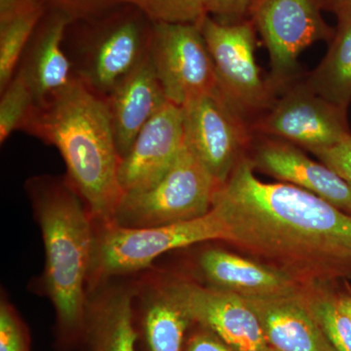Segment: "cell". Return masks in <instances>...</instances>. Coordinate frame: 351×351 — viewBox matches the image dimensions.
Listing matches in <instances>:
<instances>
[{
  "label": "cell",
  "instance_id": "6",
  "mask_svg": "<svg viewBox=\"0 0 351 351\" xmlns=\"http://www.w3.org/2000/svg\"><path fill=\"white\" fill-rule=\"evenodd\" d=\"M221 186L186 142L167 174L140 193H125L112 223L152 228L206 215Z\"/></svg>",
  "mask_w": 351,
  "mask_h": 351
},
{
  "label": "cell",
  "instance_id": "30",
  "mask_svg": "<svg viewBox=\"0 0 351 351\" xmlns=\"http://www.w3.org/2000/svg\"><path fill=\"white\" fill-rule=\"evenodd\" d=\"M182 351H237L216 334L199 324L189 330Z\"/></svg>",
  "mask_w": 351,
  "mask_h": 351
},
{
  "label": "cell",
  "instance_id": "21",
  "mask_svg": "<svg viewBox=\"0 0 351 351\" xmlns=\"http://www.w3.org/2000/svg\"><path fill=\"white\" fill-rule=\"evenodd\" d=\"M135 324L141 351H182L195 323L166 287L145 302Z\"/></svg>",
  "mask_w": 351,
  "mask_h": 351
},
{
  "label": "cell",
  "instance_id": "10",
  "mask_svg": "<svg viewBox=\"0 0 351 351\" xmlns=\"http://www.w3.org/2000/svg\"><path fill=\"white\" fill-rule=\"evenodd\" d=\"M184 142L223 186L249 140L244 115L219 88L182 106Z\"/></svg>",
  "mask_w": 351,
  "mask_h": 351
},
{
  "label": "cell",
  "instance_id": "14",
  "mask_svg": "<svg viewBox=\"0 0 351 351\" xmlns=\"http://www.w3.org/2000/svg\"><path fill=\"white\" fill-rule=\"evenodd\" d=\"M254 168L304 189L351 215V186L324 163L307 157L291 143L274 138L256 149Z\"/></svg>",
  "mask_w": 351,
  "mask_h": 351
},
{
  "label": "cell",
  "instance_id": "34",
  "mask_svg": "<svg viewBox=\"0 0 351 351\" xmlns=\"http://www.w3.org/2000/svg\"><path fill=\"white\" fill-rule=\"evenodd\" d=\"M272 351H276V350H272Z\"/></svg>",
  "mask_w": 351,
  "mask_h": 351
},
{
  "label": "cell",
  "instance_id": "25",
  "mask_svg": "<svg viewBox=\"0 0 351 351\" xmlns=\"http://www.w3.org/2000/svg\"><path fill=\"white\" fill-rule=\"evenodd\" d=\"M206 0H130L152 23L198 24L207 15Z\"/></svg>",
  "mask_w": 351,
  "mask_h": 351
},
{
  "label": "cell",
  "instance_id": "15",
  "mask_svg": "<svg viewBox=\"0 0 351 351\" xmlns=\"http://www.w3.org/2000/svg\"><path fill=\"white\" fill-rule=\"evenodd\" d=\"M48 9L17 69L31 86L36 105H43L75 78L64 48L66 29L73 21L60 11Z\"/></svg>",
  "mask_w": 351,
  "mask_h": 351
},
{
  "label": "cell",
  "instance_id": "28",
  "mask_svg": "<svg viewBox=\"0 0 351 351\" xmlns=\"http://www.w3.org/2000/svg\"><path fill=\"white\" fill-rule=\"evenodd\" d=\"M260 0H206L207 15L223 24L250 19L252 9Z\"/></svg>",
  "mask_w": 351,
  "mask_h": 351
},
{
  "label": "cell",
  "instance_id": "11",
  "mask_svg": "<svg viewBox=\"0 0 351 351\" xmlns=\"http://www.w3.org/2000/svg\"><path fill=\"white\" fill-rule=\"evenodd\" d=\"M346 115V110L306 85L291 90L272 104L256 128L269 137L313 152L334 147L351 135Z\"/></svg>",
  "mask_w": 351,
  "mask_h": 351
},
{
  "label": "cell",
  "instance_id": "17",
  "mask_svg": "<svg viewBox=\"0 0 351 351\" xmlns=\"http://www.w3.org/2000/svg\"><path fill=\"white\" fill-rule=\"evenodd\" d=\"M106 103L122 159L143 128L169 101L147 56L144 63L113 90Z\"/></svg>",
  "mask_w": 351,
  "mask_h": 351
},
{
  "label": "cell",
  "instance_id": "1",
  "mask_svg": "<svg viewBox=\"0 0 351 351\" xmlns=\"http://www.w3.org/2000/svg\"><path fill=\"white\" fill-rule=\"evenodd\" d=\"M230 243L302 281L351 274V215L291 184H267L241 158L218 189L213 206Z\"/></svg>",
  "mask_w": 351,
  "mask_h": 351
},
{
  "label": "cell",
  "instance_id": "4",
  "mask_svg": "<svg viewBox=\"0 0 351 351\" xmlns=\"http://www.w3.org/2000/svg\"><path fill=\"white\" fill-rule=\"evenodd\" d=\"M73 23L78 32H66L64 40L73 75L106 100L149 56L154 23L132 4Z\"/></svg>",
  "mask_w": 351,
  "mask_h": 351
},
{
  "label": "cell",
  "instance_id": "16",
  "mask_svg": "<svg viewBox=\"0 0 351 351\" xmlns=\"http://www.w3.org/2000/svg\"><path fill=\"white\" fill-rule=\"evenodd\" d=\"M257 315L270 348L276 351H335L314 317L304 292L243 297Z\"/></svg>",
  "mask_w": 351,
  "mask_h": 351
},
{
  "label": "cell",
  "instance_id": "23",
  "mask_svg": "<svg viewBox=\"0 0 351 351\" xmlns=\"http://www.w3.org/2000/svg\"><path fill=\"white\" fill-rule=\"evenodd\" d=\"M36 106L31 86L20 71H16L0 100V143L16 131H23Z\"/></svg>",
  "mask_w": 351,
  "mask_h": 351
},
{
  "label": "cell",
  "instance_id": "29",
  "mask_svg": "<svg viewBox=\"0 0 351 351\" xmlns=\"http://www.w3.org/2000/svg\"><path fill=\"white\" fill-rule=\"evenodd\" d=\"M313 154L351 186V135L334 147L317 149Z\"/></svg>",
  "mask_w": 351,
  "mask_h": 351
},
{
  "label": "cell",
  "instance_id": "13",
  "mask_svg": "<svg viewBox=\"0 0 351 351\" xmlns=\"http://www.w3.org/2000/svg\"><path fill=\"white\" fill-rule=\"evenodd\" d=\"M184 143L182 108L167 103L143 128L120 160V188L125 193L151 189L171 169Z\"/></svg>",
  "mask_w": 351,
  "mask_h": 351
},
{
  "label": "cell",
  "instance_id": "31",
  "mask_svg": "<svg viewBox=\"0 0 351 351\" xmlns=\"http://www.w3.org/2000/svg\"><path fill=\"white\" fill-rule=\"evenodd\" d=\"M43 5H47L46 0H0V20Z\"/></svg>",
  "mask_w": 351,
  "mask_h": 351
},
{
  "label": "cell",
  "instance_id": "33",
  "mask_svg": "<svg viewBox=\"0 0 351 351\" xmlns=\"http://www.w3.org/2000/svg\"><path fill=\"white\" fill-rule=\"evenodd\" d=\"M348 2H350V3H351V0H348Z\"/></svg>",
  "mask_w": 351,
  "mask_h": 351
},
{
  "label": "cell",
  "instance_id": "19",
  "mask_svg": "<svg viewBox=\"0 0 351 351\" xmlns=\"http://www.w3.org/2000/svg\"><path fill=\"white\" fill-rule=\"evenodd\" d=\"M82 341L88 351H141L130 293L113 291L87 304Z\"/></svg>",
  "mask_w": 351,
  "mask_h": 351
},
{
  "label": "cell",
  "instance_id": "18",
  "mask_svg": "<svg viewBox=\"0 0 351 351\" xmlns=\"http://www.w3.org/2000/svg\"><path fill=\"white\" fill-rule=\"evenodd\" d=\"M199 263L203 274L215 287L242 297H272L302 292V281L292 274L230 252L211 249L201 255Z\"/></svg>",
  "mask_w": 351,
  "mask_h": 351
},
{
  "label": "cell",
  "instance_id": "9",
  "mask_svg": "<svg viewBox=\"0 0 351 351\" xmlns=\"http://www.w3.org/2000/svg\"><path fill=\"white\" fill-rule=\"evenodd\" d=\"M330 0H260L250 20L269 51L271 82L276 85L294 73L300 54L321 40L331 41L335 31L321 10Z\"/></svg>",
  "mask_w": 351,
  "mask_h": 351
},
{
  "label": "cell",
  "instance_id": "3",
  "mask_svg": "<svg viewBox=\"0 0 351 351\" xmlns=\"http://www.w3.org/2000/svg\"><path fill=\"white\" fill-rule=\"evenodd\" d=\"M44 239L45 283L57 314L60 346L82 341L96 237L84 201L68 178L41 176L27 182Z\"/></svg>",
  "mask_w": 351,
  "mask_h": 351
},
{
  "label": "cell",
  "instance_id": "27",
  "mask_svg": "<svg viewBox=\"0 0 351 351\" xmlns=\"http://www.w3.org/2000/svg\"><path fill=\"white\" fill-rule=\"evenodd\" d=\"M0 351H29L27 329L12 307H0Z\"/></svg>",
  "mask_w": 351,
  "mask_h": 351
},
{
  "label": "cell",
  "instance_id": "24",
  "mask_svg": "<svg viewBox=\"0 0 351 351\" xmlns=\"http://www.w3.org/2000/svg\"><path fill=\"white\" fill-rule=\"evenodd\" d=\"M307 304L335 351H351V318L339 308L338 299L306 295Z\"/></svg>",
  "mask_w": 351,
  "mask_h": 351
},
{
  "label": "cell",
  "instance_id": "22",
  "mask_svg": "<svg viewBox=\"0 0 351 351\" xmlns=\"http://www.w3.org/2000/svg\"><path fill=\"white\" fill-rule=\"evenodd\" d=\"M47 8V5L38 6L0 20V92L13 80L25 48Z\"/></svg>",
  "mask_w": 351,
  "mask_h": 351
},
{
  "label": "cell",
  "instance_id": "8",
  "mask_svg": "<svg viewBox=\"0 0 351 351\" xmlns=\"http://www.w3.org/2000/svg\"><path fill=\"white\" fill-rule=\"evenodd\" d=\"M149 57L170 103L182 107L219 88L198 24L154 23Z\"/></svg>",
  "mask_w": 351,
  "mask_h": 351
},
{
  "label": "cell",
  "instance_id": "32",
  "mask_svg": "<svg viewBox=\"0 0 351 351\" xmlns=\"http://www.w3.org/2000/svg\"><path fill=\"white\" fill-rule=\"evenodd\" d=\"M338 304L341 311H343L348 317L351 318V295L339 298L338 299Z\"/></svg>",
  "mask_w": 351,
  "mask_h": 351
},
{
  "label": "cell",
  "instance_id": "26",
  "mask_svg": "<svg viewBox=\"0 0 351 351\" xmlns=\"http://www.w3.org/2000/svg\"><path fill=\"white\" fill-rule=\"evenodd\" d=\"M48 8L55 9L73 22L103 17L120 7L131 4L130 0H46Z\"/></svg>",
  "mask_w": 351,
  "mask_h": 351
},
{
  "label": "cell",
  "instance_id": "12",
  "mask_svg": "<svg viewBox=\"0 0 351 351\" xmlns=\"http://www.w3.org/2000/svg\"><path fill=\"white\" fill-rule=\"evenodd\" d=\"M167 289L193 322L213 332L235 350H274L257 315L242 295L189 282L172 284Z\"/></svg>",
  "mask_w": 351,
  "mask_h": 351
},
{
  "label": "cell",
  "instance_id": "7",
  "mask_svg": "<svg viewBox=\"0 0 351 351\" xmlns=\"http://www.w3.org/2000/svg\"><path fill=\"white\" fill-rule=\"evenodd\" d=\"M213 59L223 93L242 114L271 106L274 82L263 80L256 60V29L252 20L223 24L205 15L198 23Z\"/></svg>",
  "mask_w": 351,
  "mask_h": 351
},
{
  "label": "cell",
  "instance_id": "2",
  "mask_svg": "<svg viewBox=\"0 0 351 351\" xmlns=\"http://www.w3.org/2000/svg\"><path fill=\"white\" fill-rule=\"evenodd\" d=\"M23 132L54 145L68 179L95 219L112 223L124 193L120 158L105 99L77 78L43 105H36Z\"/></svg>",
  "mask_w": 351,
  "mask_h": 351
},
{
  "label": "cell",
  "instance_id": "5",
  "mask_svg": "<svg viewBox=\"0 0 351 351\" xmlns=\"http://www.w3.org/2000/svg\"><path fill=\"white\" fill-rule=\"evenodd\" d=\"M209 240H230L228 223L214 207L199 218L152 228L106 223L96 237L90 274L107 277L137 271L164 253Z\"/></svg>",
  "mask_w": 351,
  "mask_h": 351
},
{
  "label": "cell",
  "instance_id": "20",
  "mask_svg": "<svg viewBox=\"0 0 351 351\" xmlns=\"http://www.w3.org/2000/svg\"><path fill=\"white\" fill-rule=\"evenodd\" d=\"M329 8L336 13L338 25L326 56L306 85L346 110L351 101V3L348 0H330Z\"/></svg>",
  "mask_w": 351,
  "mask_h": 351
}]
</instances>
